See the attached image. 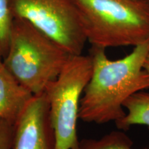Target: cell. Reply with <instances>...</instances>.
I'll return each instance as SVG.
<instances>
[{
	"instance_id": "obj_1",
	"label": "cell",
	"mask_w": 149,
	"mask_h": 149,
	"mask_svg": "<svg viewBox=\"0 0 149 149\" xmlns=\"http://www.w3.org/2000/svg\"><path fill=\"white\" fill-rule=\"evenodd\" d=\"M149 40L134 46L122 58L113 60L106 49L92 46V73L80 100L79 118L86 123H116L126 115L124 103L135 93L149 88L144 64Z\"/></svg>"
},
{
	"instance_id": "obj_2",
	"label": "cell",
	"mask_w": 149,
	"mask_h": 149,
	"mask_svg": "<svg viewBox=\"0 0 149 149\" xmlns=\"http://www.w3.org/2000/svg\"><path fill=\"white\" fill-rule=\"evenodd\" d=\"M92 46H135L149 40V5L141 0H72Z\"/></svg>"
},
{
	"instance_id": "obj_3",
	"label": "cell",
	"mask_w": 149,
	"mask_h": 149,
	"mask_svg": "<svg viewBox=\"0 0 149 149\" xmlns=\"http://www.w3.org/2000/svg\"><path fill=\"white\" fill-rule=\"evenodd\" d=\"M70 56L29 22L14 17L2 62L23 86L38 95L57 78Z\"/></svg>"
},
{
	"instance_id": "obj_4",
	"label": "cell",
	"mask_w": 149,
	"mask_h": 149,
	"mask_svg": "<svg viewBox=\"0 0 149 149\" xmlns=\"http://www.w3.org/2000/svg\"><path fill=\"white\" fill-rule=\"evenodd\" d=\"M93 65L90 55H71L45 93L55 137V149H77L80 100L90 79Z\"/></svg>"
},
{
	"instance_id": "obj_5",
	"label": "cell",
	"mask_w": 149,
	"mask_h": 149,
	"mask_svg": "<svg viewBox=\"0 0 149 149\" xmlns=\"http://www.w3.org/2000/svg\"><path fill=\"white\" fill-rule=\"evenodd\" d=\"M14 17L21 18L70 55L82 54L86 37L72 0H9Z\"/></svg>"
},
{
	"instance_id": "obj_6",
	"label": "cell",
	"mask_w": 149,
	"mask_h": 149,
	"mask_svg": "<svg viewBox=\"0 0 149 149\" xmlns=\"http://www.w3.org/2000/svg\"><path fill=\"white\" fill-rule=\"evenodd\" d=\"M12 149H55L45 93L33 95L15 122Z\"/></svg>"
},
{
	"instance_id": "obj_7",
	"label": "cell",
	"mask_w": 149,
	"mask_h": 149,
	"mask_svg": "<svg viewBox=\"0 0 149 149\" xmlns=\"http://www.w3.org/2000/svg\"><path fill=\"white\" fill-rule=\"evenodd\" d=\"M33 95L0 60V120L13 124Z\"/></svg>"
},
{
	"instance_id": "obj_8",
	"label": "cell",
	"mask_w": 149,
	"mask_h": 149,
	"mask_svg": "<svg viewBox=\"0 0 149 149\" xmlns=\"http://www.w3.org/2000/svg\"><path fill=\"white\" fill-rule=\"evenodd\" d=\"M124 108L125 116L115 123L118 129L127 130L135 125L149 128V93L142 91L132 95L124 103Z\"/></svg>"
},
{
	"instance_id": "obj_9",
	"label": "cell",
	"mask_w": 149,
	"mask_h": 149,
	"mask_svg": "<svg viewBox=\"0 0 149 149\" xmlns=\"http://www.w3.org/2000/svg\"><path fill=\"white\" fill-rule=\"evenodd\" d=\"M77 149H135L133 141L121 131H112L100 139H85L79 141ZM142 149H149V146Z\"/></svg>"
},
{
	"instance_id": "obj_10",
	"label": "cell",
	"mask_w": 149,
	"mask_h": 149,
	"mask_svg": "<svg viewBox=\"0 0 149 149\" xmlns=\"http://www.w3.org/2000/svg\"><path fill=\"white\" fill-rule=\"evenodd\" d=\"M13 20L9 0H0V60L8 51Z\"/></svg>"
},
{
	"instance_id": "obj_11",
	"label": "cell",
	"mask_w": 149,
	"mask_h": 149,
	"mask_svg": "<svg viewBox=\"0 0 149 149\" xmlns=\"http://www.w3.org/2000/svg\"><path fill=\"white\" fill-rule=\"evenodd\" d=\"M13 124L0 120V149H12Z\"/></svg>"
},
{
	"instance_id": "obj_12",
	"label": "cell",
	"mask_w": 149,
	"mask_h": 149,
	"mask_svg": "<svg viewBox=\"0 0 149 149\" xmlns=\"http://www.w3.org/2000/svg\"><path fill=\"white\" fill-rule=\"evenodd\" d=\"M144 69L146 70L147 73L149 74V51L146 55V59H145L144 64Z\"/></svg>"
},
{
	"instance_id": "obj_13",
	"label": "cell",
	"mask_w": 149,
	"mask_h": 149,
	"mask_svg": "<svg viewBox=\"0 0 149 149\" xmlns=\"http://www.w3.org/2000/svg\"><path fill=\"white\" fill-rule=\"evenodd\" d=\"M141 1H144V2L146 3L147 4H148V5H149V0H141Z\"/></svg>"
}]
</instances>
